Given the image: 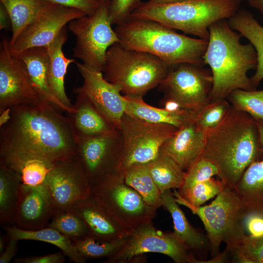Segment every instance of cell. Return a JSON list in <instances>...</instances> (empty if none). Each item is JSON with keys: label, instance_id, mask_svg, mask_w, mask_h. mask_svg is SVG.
<instances>
[{"label": "cell", "instance_id": "277c9868", "mask_svg": "<svg viewBox=\"0 0 263 263\" xmlns=\"http://www.w3.org/2000/svg\"><path fill=\"white\" fill-rule=\"evenodd\" d=\"M119 42L125 47L150 54L169 67L182 63L205 65L208 40L189 37L159 22L129 19L116 25Z\"/></svg>", "mask_w": 263, "mask_h": 263}, {"label": "cell", "instance_id": "603a6c76", "mask_svg": "<svg viewBox=\"0 0 263 263\" xmlns=\"http://www.w3.org/2000/svg\"><path fill=\"white\" fill-rule=\"evenodd\" d=\"M256 120L263 147V121ZM235 189L247 215L263 213V156L248 167Z\"/></svg>", "mask_w": 263, "mask_h": 263}, {"label": "cell", "instance_id": "f35d334b", "mask_svg": "<svg viewBox=\"0 0 263 263\" xmlns=\"http://www.w3.org/2000/svg\"><path fill=\"white\" fill-rule=\"evenodd\" d=\"M229 253L233 263H263V237L251 238L245 235Z\"/></svg>", "mask_w": 263, "mask_h": 263}, {"label": "cell", "instance_id": "ee69618b", "mask_svg": "<svg viewBox=\"0 0 263 263\" xmlns=\"http://www.w3.org/2000/svg\"><path fill=\"white\" fill-rule=\"evenodd\" d=\"M66 255L62 251L42 256H24L16 258L15 263H63Z\"/></svg>", "mask_w": 263, "mask_h": 263}, {"label": "cell", "instance_id": "b9f144b4", "mask_svg": "<svg viewBox=\"0 0 263 263\" xmlns=\"http://www.w3.org/2000/svg\"><path fill=\"white\" fill-rule=\"evenodd\" d=\"M48 1L63 6L77 9L86 16L93 15L101 3L98 0H47Z\"/></svg>", "mask_w": 263, "mask_h": 263}, {"label": "cell", "instance_id": "d6986e66", "mask_svg": "<svg viewBox=\"0 0 263 263\" xmlns=\"http://www.w3.org/2000/svg\"><path fill=\"white\" fill-rule=\"evenodd\" d=\"M205 135L206 132L198 128L193 119L167 139L160 152L170 156L186 171L201 155Z\"/></svg>", "mask_w": 263, "mask_h": 263}, {"label": "cell", "instance_id": "83f0119b", "mask_svg": "<svg viewBox=\"0 0 263 263\" xmlns=\"http://www.w3.org/2000/svg\"><path fill=\"white\" fill-rule=\"evenodd\" d=\"M7 236L18 241L33 240L45 242L59 248L72 261L84 263L86 259L78 252L70 238L50 226L38 230H25L15 225L2 226Z\"/></svg>", "mask_w": 263, "mask_h": 263}, {"label": "cell", "instance_id": "f5cc1de1", "mask_svg": "<svg viewBox=\"0 0 263 263\" xmlns=\"http://www.w3.org/2000/svg\"><path fill=\"white\" fill-rule=\"evenodd\" d=\"M109 0L110 1V0Z\"/></svg>", "mask_w": 263, "mask_h": 263}, {"label": "cell", "instance_id": "1f68e13d", "mask_svg": "<svg viewBox=\"0 0 263 263\" xmlns=\"http://www.w3.org/2000/svg\"><path fill=\"white\" fill-rule=\"evenodd\" d=\"M126 183L136 190L149 206L162 207L161 193L150 174L148 164L137 165L121 171Z\"/></svg>", "mask_w": 263, "mask_h": 263}, {"label": "cell", "instance_id": "f1b7e54d", "mask_svg": "<svg viewBox=\"0 0 263 263\" xmlns=\"http://www.w3.org/2000/svg\"><path fill=\"white\" fill-rule=\"evenodd\" d=\"M20 176L16 171L0 163V223L13 225Z\"/></svg>", "mask_w": 263, "mask_h": 263}, {"label": "cell", "instance_id": "7bdbcfd3", "mask_svg": "<svg viewBox=\"0 0 263 263\" xmlns=\"http://www.w3.org/2000/svg\"><path fill=\"white\" fill-rule=\"evenodd\" d=\"M245 235L251 238L263 237V213L252 212L244 220Z\"/></svg>", "mask_w": 263, "mask_h": 263}, {"label": "cell", "instance_id": "9a60e30c", "mask_svg": "<svg viewBox=\"0 0 263 263\" xmlns=\"http://www.w3.org/2000/svg\"><path fill=\"white\" fill-rule=\"evenodd\" d=\"M85 15L76 9L49 2L23 30L15 41L9 44L15 56L33 47H46L71 21Z\"/></svg>", "mask_w": 263, "mask_h": 263}, {"label": "cell", "instance_id": "cb8c5ba5", "mask_svg": "<svg viewBox=\"0 0 263 263\" xmlns=\"http://www.w3.org/2000/svg\"><path fill=\"white\" fill-rule=\"evenodd\" d=\"M66 26L47 47L48 55V82L54 96L67 107L75 110L65 91V76L69 65L76 63L74 58L65 56L62 47L67 40Z\"/></svg>", "mask_w": 263, "mask_h": 263}, {"label": "cell", "instance_id": "484cf974", "mask_svg": "<svg viewBox=\"0 0 263 263\" xmlns=\"http://www.w3.org/2000/svg\"><path fill=\"white\" fill-rule=\"evenodd\" d=\"M227 20L230 26L247 39L255 48L257 63L250 79L256 88L263 80V26L250 11L244 9L240 8Z\"/></svg>", "mask_w": 263, "mask_h": 263}, {"label": "cell", "instance_id": "52a82bcc", "mask_svg": "<svg viewBox=\"0 0 263 263\" xmlns=\"http://www.w3.org/2000/svg\"><path fill=\"white\" fill-rule=\"evenodd\" d=\"M189 209L204 225L212 258L220 254L222 243L230 252L246 235L244 220L247 214L234 188L225 186L210 204Z\"/></svg>", "mask_w": 263, "mask_h": 263}, {"label": "cell", "instance_id": "6da1fadb", "mask_svg": "<svg viewBox=\"0 0 263 263\" xmlns=\"http://www.w3.org/2000/svg\"><path fill=\"white\" fill-rule=\"evenodd\" d=\"M54 107L41 99L11 108L9 120L0 127V163L15 170L30 159L55 164L76 156L70 120Z\"/></svg>", "mask_w": 263, "mask_h": 263}, {"label": "cell", "instance_id": "8992f818", "mask_svg": "<svg viewBox=\"0 0 263 263\" xmlns=\"http://www.w3.org/2000/svg\"><path fill=\"white\" fill-rule=\"evenodd\" d=\"M169 68L158 57L118 42L108 49L102 72L124 95L143 97L159 85Z\"/></svg>", "mask_w": 263, "mask_h": 263}, {"label": "cell", "instance_id": "3957f363", "mask_svg": "<svg viewBox=\"0 0 263 263\" xmlns=\"http://www.w3.org/2000/svg\"><path fill=\"white\" fill-rule=\"evenodd\" d=\"M208 44L204 63L210 67L213 83L209 101L226 98L237 89L254 90L247 72L256 68V52L252 44H242L241 36L227 19L218 20L209 27Z\"/></svg>", "mask_w": 263, "mask_h": 263}, {"label": "cell", "instance_id": "5bb4252c", "mask_svg": "<svg viewBox=\"0 0 263 263\" xmlns=\"http://www.w3.org/2000/svg\"><path fill=\"white\" fill-rule=\"evenodd\" d=\"M75 138L76 156L91 187L106 175L116 171L122 147L119 130Z\"/></svg>", "mask_w": 263, "mask_h": 263}, {"label": "cell", "instance_id": "ba28073f", "mask_svg": "<svg viewBox=\"0 0 263 263\" xmlns=\"http://www.w3.org/2000/svg\"><path fill=\"white\" fill-rule=\"evenodd\" d=\"M91 191L92 196L129 235L140 225L152 221L156 214L157 209L126 183L121 172L106 175L92 186Z\"/></svg>", "mask_w": 263, "mask_h": 263}, {"label": "cell", "instance_id": "bcb514c9", "mask_svg": "<svg viewBox=\"0 0 263 263\" xmlns=\"http://www.w3.org/2000/svg\"><path fill=\"white\" fill-rule=\"evenodd\" d=\"M11 23L9 14L5 7L0 3V29H6L9 23Z\"/></svg>", "mask_w": 263, "mask_h": 263}, {"label": "cell", "instance_id": "8fae6325", "mask_svg": "<svg viewBox=\"0 0 263 263\" xmlns=\"http://www.w3.org/2000/svg\"><path fill=\"white\" fill-rule=\"evenodd\" d=\"M204 66L182 63L170 67L159 90L184 109L197 113L209 102L213 83L210 69Z\"/></svg>", "mask_w": 263, "mask_h": 263}, {"label": "cell", "instance_id": "ac0fdd59", "mask_svg": "<svg viewBox=\"0 0 263 263\" xmlns=\"http://www.w3.org/2000/svg\"><path fill=\"white\" fill-rule=\"evenodd\" d=\"M54 212L44 184L32 187L21 184L13 225L25 230L39 229L48 226Z\"/></svg>", "mask_w": 263, "mask_h": 263}, {"label": "cell", "instance_id": "7402d4cb", "mask_svg": "<svg viewBox=\"0 0 263 263\" xmlns=\"http://www.w3.org/2000/svg\"><path fill=\"white\" fill-rule=\"evenodd\" d=\"M76 94L73 113H68L75 136H88L113 132L114 126L84 94Z\"/></svg>", "mask_w": 263, "mask_h": 263}, {"label": "cell", "instance_id": "d4e9b609", "mask_svg": "<svg viewBox=\"0 0 263 263\" xmlns=\"http://www.w3.org/2000/svg\"><path fill=\"white\" fill-rule=\"evenodd\" d=\"M161 198L162 207L171 216L173 224L172 233L175 238L192 253L201 251L209 246L207 235L202 234L189 223L171 190H168L162 193Z\"/></svg>", "mask_w": 263, "mask_h": 263}, {"label": "cell", "instance_id": "9c48e42d", "mask_svg": "<svg viewBox=\"0 0 263 263\" xmlns=\"http://www.w3.org/2000/svg\"><path fill=\"white\" fill-rule=\"evenodd\" d=\"M178 129L170 125L150 122L125 113L119 129L122 147L116 171L121 172L131 166L153 161L159 155L165 142Z\"/></svg>", "mask_w": 263, "mask_h": 263}, {"label": "cell", "instance_id": "30bf717a", "mask_svg": "<svg viewBox=\"0 0 263 263\" xmlns=\"http://www.w3.org/2000/svg\"><path fill=\"white\" fill-rule=\"evenodd\" d=\"M108 3H101L93 15L83 16L68 23L69 30L75 38L74 57L101 71L108 49L119 42L109 16Z\"/></svg>", "mask_w": 263, "mask_h": 263}, {"label": "cell", "instance_id": "816d5d0a", "mask_svg": "<svg viewBox=\"0 0 263 263\" xmlns=\"http://www.w3.org/2000/svg\"><path fill=\"white\" fill-rule=\"evenodd\" d=\"M99 1H100L101 3H104V2H109V0H98Z\"/></svg>", "mask_w": 263, "mask_h": 263}, {"label": "cell", "instance_id": "d6a6232c", "mask_svg": "<svg viewBox=\"0 0 263 263\" xmlns=\"http://www.w3.org/2000/svg\"><path fill=\"white\" fill-rule=\"evenodd\" d=\"M225 186L221 180L211 178L184 190L174 189L173 194L178 204L184 205L189 209L196 208L216 196Z\"/></svg>", "mask_w": 263, "mask_h": 263}, {"label": "cell", "instance_id": "f907efd6", "mask_svg": "<svg viewBox=\"0 0 263 263\" xmlns=\"http://www.w3.org/2000/svg\"><path fill=\"white\" fill-rule=\"evenodd\" d=\"M7 244L5 236L1 234L0 236V254L3 252Z\"/></svg>", "mask_w": 263, "mask_h": 263}, {"label": "cell", "instance_id": "836d02e7", "mask_svg": "<svg viewBox=\"0 0 263 263\" xmlns=\"http://www.w3.org/2000/svg\"><path fill=\"white\" fill-rule=\"evenodd\" d=\"M48 226L58 231L73 242L90 236L89 230L83 220L69 210L55 211Z\"/></svg>", "mask_w": 263, "mask_h": 263}, {"label": "cell", "instance_id": "60d3db41", "mask_svg": "<svg viewBox=\"0 0 263 263\" xmlns=\"http://www.w3.org/2000/svg\"><path fill=\"white\" fill-rule=\"evenodd\" d=\"M142 2L141 0H110L108 10L112 23L116 25L128 20L132 12Z\"/></svg>", "mask_w": 263, "mask_h": 263}, {"label": "cell", "instance_id": "7a4b0ae2", "mask_svg": "<svg viewBox=\"0 0 263 263\" xmlns=\"http://www.w3.org/2000/svg\"><path fill=\"white\" fill-rule=\"evenodd\" d=\"M263 156L256 120L231 107L219 125L206 132L204 148L199 157L214 165L219 179L225 186L235 188L248 167Z\"/></svg>", "mask_w": 263, "mask_h": 263}, {"label": "cell", "instance_id": "ab89813d", "mask_svg": "<svg viewBox=\"0 0 263 263\" xmlns=\"http://www.w3.org/2000/svg\"><path fill=\"white\" fill-rule=\"evenodd\" d=\"M219 171L216 167L210 162L199 157L186 171L184 183L178 189L182 191L212 178L218 176Z\"/></svg>", "mask_w": 263, "mask_h": 263}, {"label": "cell", "instance_id": "681fc988", "mask_svg": "<svg viewBox=\"0 0 263 263\" xmlns=\"http://www.w3.org/2000/svg\"><path fill=\"white\" fill-rule=\"evenodd\" d=\"M188 0H149V1L155 4H164L179 2Z\"/></svg>", "mask_w": 263, "mask_h": 263}, {"label": "cell", "instance_id": "ffe728a7", "mask_svg": "<svg viewBox=\"0 0 263 263\" xmlns=\"http://www.w3.org/2000/svg\"><path fill=\"white\" fill-rule=\"evenodd\" d=\"M70 210L79 216L90 236L98 241H110L129 236L91 195L73 206Z\"/></svg>", "mask_w": 263, "mask_h": 263}, {"label": "cell", "instance_id": "d590c367", "mask_svg": "<svg viewBox=\"0 0 263 263\" xmlns=\"http://www.w3.org/2000/svg\"><path fill=\"white\" fill-rule=\"evenodd\" d=\"M226 99L234 109L249 114L255 120L263 121V90L237 89Z\"/></svg>", "mask_w": 263, "mask_h": 263}, {"label": "cell", "instance_id": "5b68a950", "mask_svg": "<svg viewBox=\"0 0 263 263\" xmlns=\"http://www.w3.org/2000/svg\"><path fill=\"white\" fill-rule=\"evenodd\" d=\"M243 0H189L159 4L142 2L129 19L155 20L174 30L208 40L209 27L228 19L240 9Z\"/></svg>", "mask_w": 263, "mask_h": 263}, {"label": "cell", "instance_id": "c3c4849f", "mask_svg": "<svg viewBox=\"0 0 263 263\" xmlns=\"http://www.w3.org/2000/svg\"><path fill=\"white\" fill-rule=\"evenodd\" d=\"M248 3L263 14V0H246Z\"/></svg>", "mask_w": 263, "mask_h": 263}, {"label": "cell", "instance_id": "74e56055", "mask_svg": "<svg viewBox=\"0 0 263 263\" xmlns=\"http://www.w3.org/2000/svg\"><path fill=\"white\" fill-rule=\"evenodd\" d=\"M54 164L39 159H30L22 163L15 171L20 175L22 184L36 187L44 184Z\"/></svg>", "mask_w": 263, "mask_h": 263}, {"label": "cell", "instance_id": "44dd1931", "mask_svg": "<svg viewBox=\"0 0 263 263\" xmlns=\"http://www.w3.org/2000/svg\"><path fill=\"white\" fill-rule=\"evenodd\" d=\"M22 62L31 83L39 96L49 102L56 107L68 113L71 109L59 101L52 94L48 82V55L45 47H33L13 56Z\"/></svg>", "mask_w": 263, "mask_h": 263}, {"label": "cell", "instance_id": "e0dca14e", "mask_svg": "<svg viewBox=\"0 0 263 263\" xmlns=\"http://www.w3.org/2000/svg\"><path fill=\"white\" fill-rule=\"evenodd\" d=\"M83 82L75 89L86 96L119 130L125 113L127 99L119 88L107 81L102 71L76 62Z\"/></svg>", "mask_w": 263, "mask_h": 263}, {"label": "cell", "instance_id": "4316f807", "mask_svg": "<svg viewBox=\"0 0 263 263\" xmlns=\"http://www.w3.org/2000/svg\"><path fill=\"white\" fill-rule=\"evenodd\" d=\"M125 96L127 99L125 113L150 122L169 124L179 129L194 119L196 114L189 111L175 113L153 107L146 103L143 97Z\"/></svg>", "mask_w": 263, "mask_h": 263}, {"label": "cell", "instance_id": "2e32d148", "mask_svg": "<svg viewBox=\"0 0 263 263\" xmlns=\"http://www.w3.org/2000/svg\"><path fill=\"white\" fill-rule=\"evenodd\" d=\"M41 99L31 83L24 65L12 55L9 40L3 38L0 45V112Z\"/></svg>", "mask_w": 263, "mask_h": 263}, {"label": "cell", "instance_id": "f6af8a7d", "mask_svg": "<svg viewBox=\"0 0 263 263\" xmlns=\"http://www.w3.org/2000/svg\"><path fill=\"white\" fill-rule=\"evenodd\" d=\"M9 240L5 249L0 254V263H10L17 253L18 243L19 241L13 238L9 237Z\"/></svg>", "mask_w": 263, "mask_h": 263}, {"label": "cell", "instance_id": "f546056e", "mask_svg": "<svg viewBox=\"0 0 263 263\" xmlns=\"http://www.w3.org/2000/svg\"><path fill=\"white\" fill-rule=\"evenodd\" d=\"M10 18L13 43L23 30L49 2L47 0H0Z\"/></svg>", "mask_w": 263, "mask_h": 263}, {"label": "cell", "instance_id": "e575fe53", "mask_svg": "<svg viewBox=\"0 0 263 263\" xmlns=\"http://www.w3.org/2000/svg\"><path fill=\"white\" fill-rule=\"evenodd\" d=\"M129 236L113 241L102 242L98 241L89 236L74 242V244L79 253L86 260L108 258L123 247Z\"/></svg>", "mask_w": 263, "mask_h": 263}, {"label": "cell", "instance_id": "7dc6e473", "mask_svg": "<svg viewBox=\"0 0 263 263\" xmlns=\"http://www.w3.org/2000/svg\"><path fill=\"white\" fill-rule=\"evenodd\" d=\"M11 117V108L6 109L0 112V127L6 124Z\"/></svg>", "mask_w": 263, "mask_h": 263}, {"label": "cell", "instance_id": "4dcf8cb0", "mask_svg": "<svg viewBox=\"0 0 263 263\" xmlns=\"http://www.w3.org/2000/svg\"><path fill=\"white\" fill-rule=\"evenodd\" d=\"M148 166L161 194L171 189H178L182 186L186 171L169 155L160 152L159 155Z\"/></svg>", "mask_w": 263, "mask_h": 263}, {"label": "cell", "instance_id": "7c38bea8", "mask_svg": "<svg viewBox=\"0 0 263 263\" xmlns=\"http://www.w3.org/2000/svg\"><path fill=\"white\" fill-rule=\"evenodd\" d=\"M148 253L165 255L176 263H198L199 261L172 232L165 233L158 230L152 221H150L135 229L123 247L104 263H129L135 256Z\"/></svg>", "mask_w": 263, "mask_h": 263}, {"label": "cell", "instance_id": "8d00e7d4", "mask_svg": "<svg viewBox=\"0 0 263 263\" xmlns=\"http://www.w3.org/2000/svg\"><path fill=\"white\" fill-rule=\"evenodd\" d=\"M231 108L226 98L210 100L195 115V122L202 130H207L219 125Z\"/></svg>", "mask_w": 263, "mask_h": 263}, {"label": "cell", "instance_id": "4fadbf2b", "mask_svg": "<svg viewBox=\"0 0 263 263\" xmlns=\"http://www.w3.org/2000/svg\"><path fill=\"white\" fill-rule=\"evenodd\" d=\"M44 184L55 212L69 210L92 193L91 184L77 156L56 163Z\"/></svg>", "mask_w": 263, "mask_h": 263}]
</instances>
